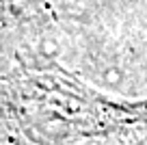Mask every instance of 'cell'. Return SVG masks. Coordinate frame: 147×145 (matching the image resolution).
<instances>
[{
  "label": "cell",
  "instance_id": "obj_1",
  "mask_svg": "<svg viewBox=\"0 0 147 145\" xmlns=\"http://www.w3.org/2000/svg\"><path fill=\"white\" fill-rule=\"evenodd\" d=\"M108 82H119V74L117 72H108Z\"/></svg>",
  "mask_w": 147,
  "mask_h": 145
}]
</instances>
